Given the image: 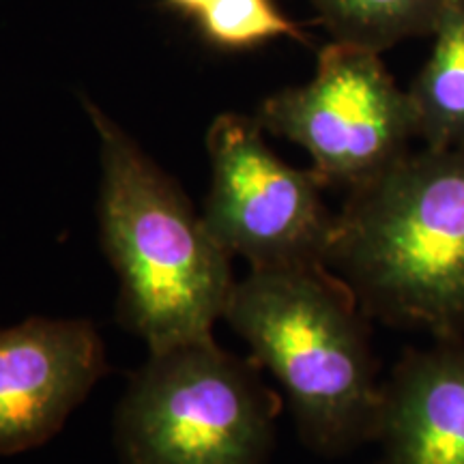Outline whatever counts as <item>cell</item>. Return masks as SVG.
<instances>
[{
	"label": "cell",
	"mask_w": 464,
	"mask_h": 464,
	"mask_svg": "<svg viewBox=\"0 0 464 464\" xmlns=\"http://www.w3.org/2000/svg\"><path fill=\"white\" fill-rule=\"evenodd\" d=\"M258 123L307 150L324 188L368 181L411 150L417 116L381 54L344 42L318 52L310 82L260 103Z\"/></svg>",
	"instance_id": "5"
},
{
	"label": "cell",
	"mask_w": 464,
	"mask_h": 464,
	"mask_svg": "<svg viewBox=\"0 0 464 464\" xmlns=\"http://www.w3.org/2000/svg\"><path fill=\"white\" fill-rule=\"evenodd\" d=\"M106 372V346L86 318L0 329V456L50 440Z\"/></svg>",
	"instance_id": "7"
},
{
	"label": "cell",
	"mask_w": 464,
	"mask_h": 464,
	"mask_svg": "<svg viewBox=\"0 0 464 464\" xmlns=\"http://www.w3.org/2000/svg\"><path fill=\"white\" fill-rule=\"evenodd\" d=\"M224 321L274 374L310 448L338 454L374 439L382 382L370 316L327 265L249 269Z\"/></svg>",
	"instance_id": "3"
},
{
	"label": "cell",
	"mask_w": 464,
	"mask_h": 464,
	"mask_svg": "<svg viewBox=\"0 0 464 464\" xmlns=\"http://www.w3.org/2000/svg\"><path fill=\"white\" fill-rule=\"evenodd\" d=\"M100 138L102 247L121 282L119 321L149 353L213 338L228 310L232 256L185 191L103 110L84 100Z\"/></svg>",
	"instance_id": "2"
},
{
	"label": "cell",
	"mask_w": 464,
	"mask_h": 464,
	"mask_svg": "<svg viewBox=\"0 0 464 464\" xmlns=\"http://www.w3.org/2000/svg\"><path fill=\"white\" fill-rule=\"evenodd\" d=\"M448 0H312L334 42L385 52L404 39L430 37Z\"/></svg>",
	"instance_id": "10"
},
{
	"label": "cell",
	"mask_w": 464,
	"mask_h": 464,
	"mask_svg": "<svg viewBox=\"0 0 464 464\" xmlns=\"http://www.w3.org/2000/svg\"><path fill=\"white\" fill-rule=\"evenodd\" d=\"M324 265L365 314L464 334V149L409 150L348 189Z\"/></svg>",
	"instance_id": "1"
},
{
	"label": "cell",
	"mask_w": 464,
	"mask_h": 464,
	"mask_svg": "<svg viewBox=\"0 0 464 464\" xmlns=\"http://www.w3.org/2000/svg\"><path fill=\"white\" fill-rule=\"evenodd\" d=\"M382 464H464V344L409 351L382 382Z\"/></svg>",
	"instance_id": "8"
},
{
	"label": "cell",
	"mask_w": 464,
	"mask_h": 464,
	"mask_svg": "<svg viewBox=\"0 0 464 464\" xmlns=\"http://www.w3.org/2000/svg\"><path fill=\"white\" fill-rule=\"evenodd\" d=\"M166 5H170L172 9L181 11V14H188V15H198L202 9L207 7L211 0H164Z\"/></svg>",
	"instance_id": "12"
},
{
	"label": "cell",
	"mask_w": 464,
	"mask_h": 464,
	"mask_svg": "<svg viewBox=\"0 0 464 464\" xmlns=\"http://www.w3.org/2000/svg\"><path fill=\"white\" fill-rule=\"evenodd\" d=\"M409 97L428 149H464V0H448Z\"/></svg>",
	"instance_id": "9"
},
{
	"label": "cell",
	"mask_w": 464,
	"mask_h": 464,
	"mask_svg": "<svg viewBox=\"0 0 464 464\" xmlns=\"http://www.w3.org/2000/svg\"><path fill=\"white\" fill-rule=\"evenodd\" d=\"M216 338L149 353L114 417L121 464H263L280 396Z\"/></svg>",
	"instance_id": "4"
},
{
	"label": "cell",
	"mask_w": 464,
	"mask_h": 464,
	"mask_svg": "<svg viewBox=\"0 0 464 464\" xmlns=\"http://www.w3.org/2000/svg\"><path fill=\"white\" fill-rule=\"evenodd\" d=\"M202 37L224 50H247L274 39H305L276 0H211L196 15Z\"/></svg>",
	"instance_id": "11"
},
{
	"label": "cell",
	"mask_w": 464,
	"mask_h": 464,
	"mask_svg": "<svg viewBox=\"0 0 464 464\" xmlns=\"http://www.w3.org/2000/svg\"><path fill=\"white\" fill-rule=\"evenodd\" d=\"M211 188L207 228L249 269L324 265L335 213L310 170L288 166L265 142L256 116L219 114L207 131Z\"/></svg>",
	"instance_id": "6"
}]
</instances>
